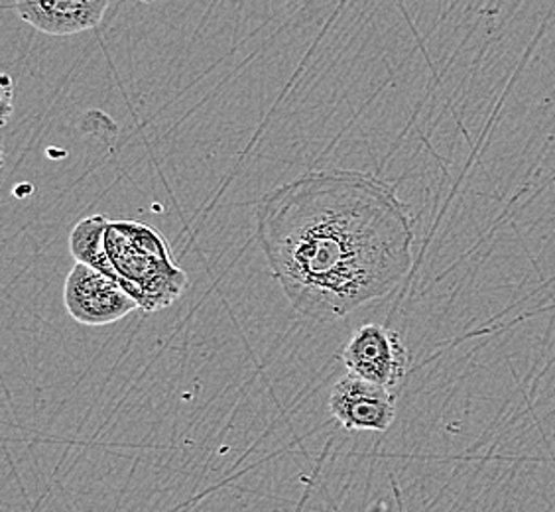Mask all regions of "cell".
I'll return each mask as SVG.
<instances>
[{
    "instance_id": "obj_1",
    "label": "cell",
    "mask_w": 555,
    "mask_h": 512,
    "mask_svg": "<svg viewBox=\"0 0 555 512\" xmlns=\"http://www.w3.org/2000/svg\"><path fill=\"white\" fill-rule=\"evenodd\" d=\"M257 241L296 313L343 320L392 294L414 265L406 203L366 171H308L257 203Z\"/></svg>"
},
{
    "instance_id": "obj_2",
    "label": "cell",
    "mask_w": 555,
    "mask_h": 512,
    "mask_svg": "<svg viewBox=\"0 0 555 512\" xmlns=\"http://www.w3.org/2000/svg\"><path fill=\"white\" fill-rule=\"evenodd\" d=\"M105 246L115 277L144 313L164 310L182 298L190 280L160 231L134 219L111 221Z\"/></svg>"
},
{
    "instance_id": "obj_3",
    "label": "cell",
    "mask_w": 555,
    "mask_h": 512,
    "mask_svg": "<svg viewBox=\"0 0 555 512\" xmlns=\"http://www.w3.org/2000/svg\"><path fill=\"white\" fill-rule=\"evenodd\" d=\"M64 304L72 320L89 328L117 323L140 310L118 280L81 263H75L65 278Z\"/></svg>"
},
{
    "instance_id": "obj_4",
    "label": "cell",
    "mask_w": 555,
    "mask_h": 512,
    "mask_svg": "<svg viewBox=\"0 0 555 512\" xmlns=\"http://www.w3.org/2000/svg\"><path fill=\"white\" fill-rule=\"evenodd\" d=\"M347 371L380 384L398 395L410 369V353L400 333L380 323H366L343 347Z\"/></svg>"
},
{
    "instance_id": "obj_5",
    "label": "cell",
    "mask_w": 555,
    "mask_h": 512,
    "mask_svg": "<svg viewBox=\"0 0 555 512\" xmlns=\"http://www.w3.org/2000/svg\"><path fill=\"white\" fill-rule=\"evenodd\" d=\"M396 393L347 371L330 396L332 417L352 432H386L396 420Z\"/></svg>"
},
{
    "instance_id": "obj_6",
    "label": "cell",
    "mask_w": 555,
    "mask_h": 512,
    "mask_svg": "<svg viewBox=\"0 0 555 512\" xmlns=\"http://www.w3.org/2000/svg\"><path fill=\"white\" fill-rule=\"evenodd\" d=\"M107 9L108 0H16L22 21L48 36L95 30Z\"/></svg>"
},
{
    "instance_id": "obj_7",
    "label": "cell",
    "mask_w": 555,
    "mask_h": 512,
    "mask_svg": "<svg viewBox=\"0 0 555 512\" xmlns=\"http://www.w3.org/2000/svg\"><path fill=\"white\" fill-rule=\"evenodd\" d=\"M111 219L105 215H91L75 225L69 235V253L75 263H81L87 267L96 268L105 272L107 277L115 278V268L111 265L107 246H105V233Z\"/></svg>"
},
{
    "instance_id": "obj_8",
    "label": "cell",
    "mask_w": 555,
    "mask_h": 512,
    "mask_svg": "<svg viewBox=\"0 0 555 512\" xmlns=\"http://www.w3.org/2000/svg\"><path fill=\"white\" fill-rule=\"evenodd\" d=\"M12 91H14V84H12L11 75H2V123H7L11 115Z\"/></svg>"
},
{
    "instance_id": "obj_9",
    "label": "cell",
    "mask_w": 555,
    "mask_h": 512,
    "mask_svg": "<svg viewBox=\"0 0 555 512\" xmlns=\"http://www.w3.org/2000/svg\"><path fill=\"white\" fill-rule=\"evenodd\" d=\"M137 2H146V4H152V2H158V0H137Z\"/></svg>"
}]
</instances>
